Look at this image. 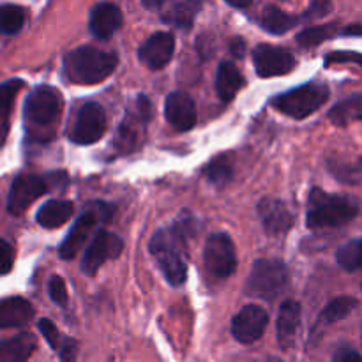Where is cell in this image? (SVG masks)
<instances>
[{"label": "cell", "instance_id": "6da1fadb", "mask_svg": "<svg viewBox=\"0 0 362 362\" xmlns=\"http://www.w3.org/2000/svg\"><path fill=\"white\" fill-rule=\"evenodd\" d=\"M148 251L170 285H184L187 278L186 237L175 226L158 230L148 243Z\"/></svg>", "mask_w": 362, "mask_h": 362}, {"label": "cell", "instance_id": "7a4b0ae2", "mask_svg": "<svg viewBox=\"0 0 362 362\" xmlns=\"http://www.w3.org/2000/svg\"><path fill=\"white\" fill-rule=\"evenodd\" d=\"M119 59L115 53L105 52L95 46H80L64 59V69L73 83L95 85L115 71Z\"/></svg>", "mask_w": 362, "mask_h": 362}, {"label": "cell", "instance_id": "3957f363", "mask_svg": "<svg viewBox=\"0 0 362 362\" xmlns=\"http://www.w3.org/2000/svg\"><path fill=\"white\" fill-rule=\"evenodd\" d=\"M359 202L354 200L352 197L313 189L310 194V212L306 221L308 226L313 230L339 228L354 221L359 216Z\"/></svg>", "mask_w": 362, "mask_h": 362}, {"label": "cell", "instance_id": "277c9868", "mask_svg": "<svg viewBox=\"0 0 362 362\" xmlns=\"http://www.w3.org/2000/svg\"><path fill=\"white\" fill-rule=\"evenodd\" d=\"M62 110V95L59 90L48 85L34 88L25 103V124L28 134L35 133L39 136L41 131L49 129L57 122Z\"/></svg>", "mask_w": 362, "mask_h": 362}, {"label": "cell", "instance_id": "5b68a950", "mask_svg": "<svg viewBox=\"0 0 362 362\" xmlns=\"http://www.w3.org/2000/svg\"><path fill=\"white\" fill-rule=\"evenodd\" d=\"M288 278V269L281 260H257L244 286V293L255 299L274 300L286 288Z\"/></svg>", "mask_w": 362, "mask_h": 362}, {"label": "cell", "instance_id": "8992f818", "mask_svg": "<svg viewBox=\"0 0 362 362\" xmlns=\"http://www.w3.org/2000/svg\"><path fill=\"white\" fill-rule=\"evenodd\" d=\"M329 88L322 83H304L272 99V106L292 119H306L329 99Z\"/></svg>", "mask_w": 362, "mask_h": 362}, {"label": "cell", "instance_id": "52a82bcc", "mask_svg": "<svg viewBox=\"0 0 362 362\" xmlns=\"http://www.w3.org/2000/svg\"><path fill=\"white\" fill-rule=\"evenodd\" d=\"M113 209L110 205L98 204L90 211H85L80 218L76 219L73 226H71L69 233L66 235L64 243L59 247V257L62 260H73L78 255V251L83 247V244L87 243V239L90 237V233L94 232L95 226L101 221H110L113 214Z\"/></svg>", "mask_w": 362, "mask_h": 362}, {"label": "cell", "instance_id": "ba28073f", "mask_svg": "<svg viewBox=\"0 0 362 362\" xmlns=\"http://www.w3.org/2000/svg\"><path fill=\"white\" fill-rule=\"evenodd\" d=\"M106 131V112L99 103L87 101L80 106L71 126L69 138L76 145H92Z\"/></svg>", "mask_w": 362, "mask_h": 362}, {"label": "cell", "instance_id": "9c48e42d", "mask_svg": "<svg viewBox=\"0 0 362 362\" xmlns=\"http://www.w3.org/2000/svg\"><path fill=\"white\" fill-rule=\"evenodd\" d=\"M204 262L209 274L219 279L230 278L237 269V255L228 233H212L204 247Z\"/></svg>", "mask_w": 362, "mask_h": 362}, {"label": "cell", "instance_id": "30bf717a", "mask_svg": "<svg viewBox=\"0 0 362 362\" xmlns=\"http://www.w3.org/2000/svg\"><path fill=\"white\" fill-rule=\"evenodd\" d=\"M124 243L117 233L108 230H98L88 244L81 260V271L87 276H94L106 260H113L122 253Z\"/></svg>", "mask_w": 362, "mask_h": 362}, {"label": "cell", "instance_id": "8fae6325", "mask_svg": "<svg viewBox=\"0 0 362 362\" xmlns=\"http://www.w3.org/2000/svg\"><path fill=\"white\" fill-rule=\"evenodd\" d=\"M152 119V103L147 95H140L133 108L127 112L124 122H120L115 136V147L120 152H131L136 148L138 131Z\"/></svg>", "mask_w": 362, "mask_h": 362}, {"label": "cell", "instance_id": "7c38bea8", "mask_svg": "<svg viewBox=\"0 0 362 362\" xmlns=\"http://www.w3.org/2000/svg\"><path fill=\"white\" fill-rule=\"evenodd\" d=\"M46 191H48L46 179L32 175V173H23V175L16 177L9 189V197H7V211L13 216L23 214Z\"/></svg>", "mask_w": 362, "mask_h": 362}, {"label": "cell", "instance_id": "4fadbf2b", "mask_svg": "<svg viewBox=\"0 0 362 362\" xmlns=\"http://www.w3.org/2000/svg\"><path fill=\"white\" fill-rule=\"evenodd\" d=\"M253 64L260 78H272L288 74L297 66L293 53L271 45H258L253 52Z\"/></svg>", "mask_w": 362, "mask_h": 362}, {"label": "cell", "instance_id": "5bb4252c", "mask_svg": "<svg viewBox=\"0 0 362 362\" xmlns=\"http://www.w3.org/2000/svg\"><path fill=\"white\" fill-rule=\"evenodd\" d=\"M269 324V315L258 304H247L232 320V336L239 343L250 345L264 336Z\"/></svg>", "mask_w": 362, "mask_h": 362}, {"label": "cell", "instance_id": "9a60e30c", "mask_svg": "<svg viewBox=\"0 0 362 362\" xmlns=\"http://www.w3.org/2000/svg\"><path fill=\"white\" fill-rule=\"evenodd\" d=\"M175 52V37L170 32H156L138 49V59L152 71L168 66Z\"/></svg>", "mask_w": 362, "mask_h": 362}, {"label": "cell", "instance_id": "2e32d148", "mask_svg": "<svg viewBox=\"0 0 362 362\" xmlns=\"http://www.w3.org/2000/svg\"><path fill=\"white\" fill-rule=\"evenodd\" d=\"M257 211L267 235H283L293 226L292 211L279 198H262Z\"/></svg>", "mask_w": 362, "mask_h": 362}, {"label": "cell", "instance_id": "e0dca14e", "mask_svg": "<svg viewBox=\"0 0 362 362\" xmlns=\"http://www.w3.org/2000/svg\"><path fill=\"white\" fill-rule=\"evenodd\" d=\"M165 117L177 131L186 133L197 126V105L186 92H172L165 103Z\"/></svg>", "mask_w": 362, "mask_h": 362}, {"label": "cell", "instance_id": "ac0fdd59", "mask_svg": "<svg viewBox=\"0 0 362 362\" xmlns=\"http://www.w3.org/2000/svg\"><path fill=\"white\" fill-rule=\"evenodd\" d=\"M122 11L117 4L99 2L92 7L90 20H88V28L92 35L99 41H106L112 37L120 27H122Z\"/></svg>", "mask_w": 362, "mask_h": 362}, {"label": "cell", "instance_id": "d6986e66", "mask_svg": "<svg viewBox=\"0 0 362 362\" xmlns=\"http://www.w3.org/2000/svg\"><path fill=\"white\" fill-rule=\"evenodd\" d=\"M300 329V306L296 300H286L281 304L276 325V338L283 350H288L296 345L297 332Z\"/></svg>", "mask_w": 362, "mask_h": 362}, {"label": "cell", "instance_id": "ffe728a7", "mask_svg": "<svg viewBox=\"0 0 362 362\" xmlns=\"http://www.w3.org/2000/svg\"><path fill=\"white\" fill-rule=\"evenodd\" d=\"M34 318V308L23 297H7L0 300V329L23 327Z\"/></svg>", "mask_w": 362, "mask_h": 362}, {"label": "cell", "instance_id": "44dd1931", "mask_svg": "<svg viewBox=\"0 0 362 362\" xmlns=\"http://www.w3.org/2000/svg\"><path fill=\"white\" fill-rule=\"evenodd\" d=\"M37 349V339L30 332H23L0 341V362H25Z\"/></svg>", "mask_w": 362, "mask_h": 362}, {"label": "cell", "instance_id": "7402d4cb", "mask_svg": "<svg viewBox=\"0 0 362 362\" xmlns=\"http://www.w3.org/2000/svg\"><path fill=\"white\" fill-rule=\"evenodd\" d=\"M244 83H246V80H244L243 73L235 67V64H219L218 74H216V92H218L221 101H232V99L243 90Z\"/></svg>", "mask_w": 362, "mask_h": 362}, {"label": "cell", "instance_id": "603a6c76", "mask_svg": "<svg viewBox=\"0 0 362 362\" xmlns=\"http://www.w3.org/2000/svg\"><path fill=\"white\" fill-rule=\"evenodd\" d=\"M257 21L265 32H269V34L283 35L286 34L290 28L296 27L300 21V18H296L292 16V14L285 13V11L279 9L278 6H265Z\"/></svg>", "mask_w": 362, "mask_h": 362}, {"label": "cell", "instance_id": "cb8c5ba5", "mask_svg": "<svg viewBox=\"0 0 362 362\" xmlns=\"http://www.w3.org/2000/svg\"><path fill=\"white\" fill-rule=\"evenodd\" d=\"M74 212L73 202L67 200H49L37 211L35 221L42 228H59L64 223L69 221Z\"/></svg>", "mask_w": 362, "mask_h": 362}, {"label": "cell", "instance_id": "d4e9b609", "mask_svg": "<svg viewBox=\"0 0 362 362\" xmlns=\"http://www.w3.org/2000/svg\"><path fill=\"white\" fill-rule=\"evenodd\" d=\"M202 2L200 0H182V2H173L170 6V9L166 11L161 16L163 21L173 25V27H179L182 30L193 27L194 20H197V14L200 13Z\"/></svg>", "mask_w": 362, "mask_h": 362}, {"label": "cell", "instance_id": "484cf974", "mask_svg": "<svg viewBox=\"0 0 362 362\" xmlns=\"http://www.w3.org/2000/svg\"><path fill=\"white\" fill-rule=\"evenodd\" d=\"M362 117V99L359 92L352 94L339 101L334 108L329 112V120L339 127L350 126L354 122H359Z\"/></svg>", "mask_w": 362, "mask_h": 362}, {"label": "cell", "instance_id": "4316f807", "mask_svg": "<svg viewBox=\"0 0 362 362\" xmlns=\"http://www.w3.org/2000/svg\"><path fill=\"white\" fill-rule=\"evenodd\" d=\"M204 175L218 186H226L233 179V161L228 154L216 156L204 168Z\"/></svg>", "mask_w": 362, "mask_h": 362}, {"label": "cell", "instance_id": "83f0119b", "mask_svg": "<svg viewBox=\"0 0 362 362\" xmlns=\"http://www.w3.org/2000/svg\"><path fill=\"white\" fill-rule=\"evenodd\" d=\"M357 306H359V300L354 299V297H336L334 300H331V303L324 308L322 322H324V324H336V322L345 320Z\"/></svg>", "mask_w": 362, "mask_h": 362}, {"label": "cell", "instance_id": "f1b7e54d", "mask_svg": "<svg viewBox=\"0 0 362 362\" xmlns=\"http://www.w3.org/2000/svg\"><path fill=\"white\" fill-rule=\"evenodd\" d=\"M27 11L14 4H4L0 6V32L7 35L18 34L23 28Z\"/></svg>", "mask_w": 362, "mask_h": 362}, {"label": "cell", "instance_id": "f546056e", "mask_svg": "<svg viewBox=\"0 0 362 362\" xmlns=\"http://www.w3.org/2000/svg\"><path fill=\"white\" fill-rule=\"evenodd\" d=\"M338 34V25L329 23V25H320V27H310L304 28L297 34V42L303 48H313L318 46L320 42H324L325 39L332 37V35Z\"/></svg>", "mask_w": 362, "mask_h": 362}, {"label": "cell", "instance_id": "4dcf8cb0", "mask_svg": "<svg viewBox=\"0 0 362 362\" xmlns=\"http://www.w3.org/2000/svg\"><path fill=\"white\" fill-rule=\"evenodd\" d=\"M362 240L354 239L350 243L343 244L336 253L338 264L345 269L346 272H357L361 269V255H362Z\"/></svg>", "mask_w": 362, "mask_h": 362}, {"label": "cell", "instance_id": "1f68e13d", "mask_svg": "<svg viewBox=\"0 0 362 362\" xmlns=\"http://www.w3.org/2000/svg\"><path fill=\"white\" fill-rule=\"evenodd\" d=\"M23 85V81L18 80V78L0 83V119H6L9 115L11 110H13L14 99H16L18 92Z\"/></svg>", "mask_w": 362, "mask_h": 362}, {"label": "cell", "instance_id": "d6a6232c", "mask_svg": "<svg viewBox=\"0 0 362 362\" xmlns=\"http://www.w3.org/2000/svg\"><path fill=\"white\" fill-rule=\"evenodd\" d=\"M48 296L57 306L66 308L67 304V288L66 281L60 276H52L48 281Z\"/></svg>", "mask_w": 362, "mask_h": 362}, {"label": "cell", "instance_id": "836d02e7", "mask_svg": "<svg viewBox=\"0 0 362 362\" xmlns=\"http://www.w3.org/2000/svg\"><path fill=\"white\" fill-rule=\"evenodd\" d=\"M37 329L42 334V338L48 341V345L52 346L53 350H59L60 343H62V338H60V332L59 329H57V325L53 324L52 320H48V318H42V320H39Z\"/></svg>", "mask_w": 362, "mask_h": 362}, {"label": "cell", "instance_id": "e575fe53", "mask_svg": "<svg viewBox=\"0 0 362 362\" xmlns=\"http://www.w3.org/2000/svg\"><path fill=\"white\" fill-rule=\"evenodd\" d=\"M14 265V250L7 240L0 239V276L9 274Z\"/></svg>", "mask_w": 362, "mask_h": 362}, {"label": "cell", "instance_id": "d590c367", "mask_svg": "<svg viewBox=\"0 0 362 362\" xmlns=\"http://www.w3.org/2000/svg\"><path fill=\"white\" fill-rule=\"evenodd\" d=\"M78 354V343L73 338H64L59 346L60 362H74Z\"/></svg>", "mask_w": 362, "mask_h": 362}, {"label": "cell", "instance_id": "8d00e7d4", "mask_svg": "<svg viewBox=\"0 0 362 362\" xmlns=\"http://www.w3.org/2000/svg\"><path fill=\"white\" fill-rule=\"evenodd\" d=\"M338 62H354L357 66H361V55L359 53H349V52H334L329 53L325 64H338Z\"/></svg>", "mask_w": 362, "mask_h": 362}, {"label": "cell", "instance_id": "74e56055", "mask_svg": "<svg viewBox=\"0 0 362 362\" xmlns=\"http://www.w3.org/2000/svg\"><path fill=\"white\" fill-rule=\"evenodd\" d=\"M332 9V4L331 2H318V4H311L310 9L303 14L304 20L308 18H315V16H325L329 11Z\"/></svg>", "mask_w": 362, "mask_h": 362}, {"label": "cell", "instance_id": "f35d334b", "mask_svg": "<svg viewBox=\"0 0 362 362\" xmlns=\"http://www.w3.org/2000/svg\"><path fill=\"white\" fill-rule=\"evenodd\" d=\"M230 52H232V55L237 57V59H243L244 53H246V45H244V39L243 37L232 39V42H230Z\"/></svg>", "mask_w": 362, "mask_h": 362}, {"label": "cell", "instance_id": "ab89813d", "mask_svg": "<svg viewBox=\"0 0 362 362\" xmlns=\"http://www.w3.org/2000/svg\"><path fill=\"white\" fill-rule=\"evenodd\" d=\"M336 362H362V359L357 350H345V352H341V356L336 359Z\"/></svg>", "mask_w": 362, "mask_h": 362}, {"label": "cell", "instance_id": "60d3db41", "mask_svg": "<svg viewBox=\"0 0 362 362\" xmlns=\"http://www.w3.org/2000/svg\"><path fill=\"white\" fill-rule=\"evenodd\" d=\"M343 35H356V37H359L361 25H352V27H346V30L343 32Z\"/></svg>", "mask_w": 362, "mask_h": 362}, {"label": "cell", "instance_id": "b9f144b4", "mask_svg": "<svg viewBox=\"0 0 362 362\" xmlns=\"http://www.w3.org/2000/svg\"><path fill=\"white\" fill-rule=\"evenodd\" d=\"M228 6H232V7H237V9H243V7H250L251 6V2H228Z\"/></svg>", "mask_w": 362, "mask_h": 362}]
</instances>
